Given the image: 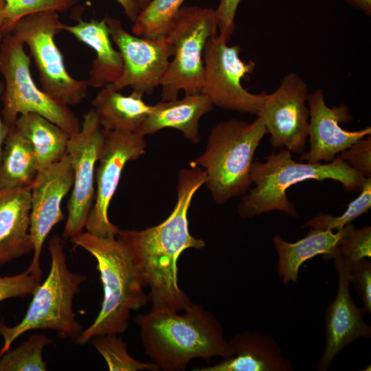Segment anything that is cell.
Returning <instances> with one entry per match:
<instances>
[{
	"mask_svg": "<svg viewBox=\"0 0 371 371\" xmlns=\"http://www.w3.org/2000/svg\"><path fill=\"white\" fill-rule=\"evenodd\" d=\"M53 341L44 334H34L16 348L0 356V371H45L43 359L45 346Z\"/></svg>",
	"mask_w": 371,
	"mask_h": 371,
	"instance_id": "4316f807",
	"label": "cell"
},
{
	"mask_svg": "<svg viewBox=\"0 0 371 371\" xmlns=\"http://www.w3.org/2000/svg\"><path fill=\"white\" fill-rule=\"evenodd\" d=\"M146 145L145 136L140 133L105 131L95 174V199L85 227L87 232L102 237L117 236L119 229L109 221L108 216L109 205L125 165L142 156Z\"/></svg>",
	"mask_w": 371,
	"mask_h": 371,
	"instance_id": "4fadbf2b",
	"label": "cell"
},
{
	"mask_svg": "<svg viewBox=\"0 0 371 371\" xmlns=\"http://www.w3.org/2000/svg\"><path fill=\"white\" fill-rule=\"evenodd\" d=\"M213 109V103L201 93L185 95L180 100H161L152 105L139 133L146 136L165 128H172L181 131L190 142L198 144L199 120Z\"/></svg>",
	"mask_w": 371,
	"mask_h": 371,
	"instance_id": "ffe728a7",
	"label": "cell"
},
{
	"mask_svg": "<svg viewBox=\"0 0 371 371\" xmlns=\"http://www.w3.org/2000/svg\"><path fill=\"white\" fill-rule=\"evenodd\" d=\"M240 49L238 45H229L218 34L208 39L201 93L222 109L257 115L267 93H252L243 87V79L253 73L255 63L241 60Z\"/></svg>",
	"mask_w": 371,
	"mask_h": 371,
	"instance_id": "30bf717a",
	"label": "cell"
},
{
	"mask_svg": "<svg viewBox=\"0 0 371 371\" xmlns=\"http://www.w3.org/2000/svg\"><path fill=\"white\" fill-rule=\"evenodd\" d=\"M333 259L338 272V289L325 311L326 345L317 365L318 371L328 370L335 357L357 339L371 337V327L364 320L366 311L355 304L350 293V262L340 256Z\"/></svg>",
	"mask_w": 371,
	"mask_h": 371,
	"instance_id": "e0dca14e",
	"label": "cell"
},
{
	"mask_svg": "<svg viewBox=\"0 0 371 371\" xmlns=\"http://www.w3.org/2000/svg\"><path fill=\"white\" fill-rule=\"evenodd\" d=\"M31 144L38 172L66 153L70 135L45 117L34 113L19 115L14 125Z\"/></svg>",
	"mask_w": 371,
	"mask_h": 371,
	"instance_id": "cb8c5ba5",
	"label": "cell"
},
{
	"mask_svg": "<svg viewBox=\"0 0 371 371\" xmlns=\"http://www.w3.org/2000/svg\"><path fill=\"white\" fill-rule=\"evenodd\" d=\"M218 34L215 10L197 5L181 6L166 38L174 54L162 78L161 101L200 93L204 81L203 51L208 39Z\"/></svg>",
	"mask_w": 371,
	"mask_h": 371,
	"instance_id": "ba28073f",
	"label": "cell"
},
{
	"mask_svg": "<svg viewBox=\"0 0 371 371\" xmlns=\"http://www.w3.org/2000/svg\"><path fill=\"white\" fill-rule=\"evenodd\" d=\"M185 0H151L140 10L131 27L133 34L150 39L166 38Z\"/></svg>",
	"mask_w": 371,
	"mask_h": 371,
	"instance_id": "484cf974",
	"label": "cell"
},
{
	"mask_svg": "<svg viewBox=\"0 0 371 371\" xmlns=\"http://www.w3.org/2000/svg\"><path fill=\"white\" fill-rule=\"evenodd\" d=\"M308 94L307 84L295 73L285 75L276 91L266 93L256 116L262 118L273 147L304 153L308 138Z\"/></svg>",
	"mask_w": 371,
	"mask_h": 371,
	"instance_id": "5bb4252c",
	"label": "cell"
},
{
	"mask_svg": "<svg viewBox=\"0 0 371 371\" xmlns=\"http://www.w3.org/2000/svg\"><path fill=\"white\" fill-rule=\"evenodd\" d=\"M183 311L179 314L166 307L152 306L148 313L137 318L146 353L159 370H184L195 358L233 355L213 314L193 303Z\"/></svg>",
	"mask_w": 371,
	"mask_h": 371,
	"instance_id": "7a4b0ae2",
	"label": "cell"
},
{
	"mask_svg": "<svg viewBox=\"0 0 371 371\" xmlns=\"http://www.w3.org/2000/svg\"><path fill=\"white\" fill-rule=\"evenodd\" d=\"M4 8H5L4 1L3 0H0V32H1V28H2L3 25L4 23V14H3Z\"/></svg>",
	"mask_w": 371,
	"mask_h": 371,
	"instance_id": "f35d334b",
	"label": "cell"
},
{
	"mask_svg": "<svg viewBox=\"0 0 371 371\" xmlns=\"http://www.w3.org/2000/svg\"><path fill=\"white\" fill-rule=\"evenodd\" d=\"M90 341L105 359L111 371L159 370L153 362H142L131 357L125 342L117 334L99 335L92 337Z\"/></svg>",
	"mask_w": 371,
	"mask_h": 371,
	"instance_id": "83f0119b",
	"label": "cell"
},
{
	"mask_svg": "<svg viewBox=\"0 0 371 371\" xmlns=\"http://www.w3.org/2000/svg\"><path fill=\"white\" fill-rule=\"evenodd\" d=\"M266 134L259 116L251 123L227 120L211 129L203 153L190 165L204 170L205 184L217 204L247 192L252 183L250 170L254 155Z\"/></svg>",
	"mask_w": 371,
	"mask_h": 371,
	"instance_id": "5b68a950",
	"label": "cell"
},
{
	"mask_svg": "<svg viewBox=\"0 0 371 371\" xmlns=\"http://www.w3.org/2000/svg\"><path fill=\"white\" fill-rule=\"evenodd\" d=\"M58 12H43L28 15L13 26L10 33L26 45L38 72L41 89L67 106L80 103L87 96V80H77L67 72L64 56L55 43L64 30Z\"/></svg>",
	"mask_w": 371,
	"mask_h": 371,
	"instance_id": "9c48e42d",
	"label": "cell"
},
{
	"mask_svg": "<svg viewBox=\"0 0 371 371\" xmlns=\"http://www.w3.org/2000/svg\"><path fill=\"white\" fill-rule=\"evenodd\" d=\"M104 137L105 131L91 108L83 115L80 130L69 139L67 153L71 160L74 177L63 232L65 238H71L85 227L95 199V167Z\"/></svg>",
	"mask_w": 371,
	"mask_h": 371,
	"instance_id": "7c38bea8",
	"label": "cell"
},
{
	"mask_svg": "<svg viewBox=\"0 0 371 371\" xmlns=\"http://www.w3.org/2000/svg\"><path fill=\"white\" fill-rule=\"evenodd\" d=\"M336 256L349 262L362 258H370L371 227L363 226L357 229L351 223L345 225L333 258Z\"/></svg>",
	"mask_w": 371,
	"mask_h": 371,
	"instance_id": "4dcf8cb0",
	"label": "cell"
},
{
	"mask_svg": "<svg viewBox=\"0 0 371 371\" xmlns=\"http://www.w3.org/2000/svg\"><path fill=\"white\" fill-rule=\"evenodd\" d=\"M48 250L51 256L49 273L33 293L23 318L11 327L0 322V335L3 339L0 356L10 350L15 339L29 330H53L62 339H76L82 331L73 310V300L86 277L69 269L59 236L50 238Z\"/></svg>",
	"mask_w": 371,
	"mask_h": 371,
	"instance_id": "8992f818",
	"label": "cell"
},
{
	"mask_svg": "<svg viewBox=\"0 0 371 371\" xmlns=\"http://www.w3.org/2000/svg\"><path fill=\"white\" fill-rule=\"evenodd\" d=\"M151 0H135L140 10L145 8Z\"/></svg>",
	"mask_w": 371,
	"mask_h": 371,
	"instance_id": "ab89813d",
	"label": "cell"
},
{
	"mask_svg": "<svg viewBox=\"0 0 371 371\" xmlns=\"http://www.w3.org/2000/svg\"><path fill=\"white\" fill-rule=\"evenodd\" d=\"M342 234L343 229L334 233L330 229L312 228L304 238L295 243L275 235L273 243L278 255V273L283 283L296 282L302 265L317 255L322 254L325 260L332 259Z\"/></svg>",
	"mask_w": 371,
	"mask_h": 371,
	"instance_id": "7402d4cb",
	"label": "cell"
},
{
	"mask_svg": "<svg viewBox=\"0 0 371 371\" xmlns=\"http://www.w3.org/2000/svg\"><path fill=\"white\" fill-rule=\"evenodd\" d=\"M91 105L104 131L138 133L152 109L138 93L126 95L106 87L100 88Z\"/></svg>",
	"mask_w": 371,
	"mask_h": 371,
	"instance_id": "603a6c76",
	"label": "cell"
},
{
	"mask_svg": "<svg viewBox=\"0 0 371 371\" xmlns=\"http://www.w3.org/2000/svg\"><path fill=\"white\" fill-rule=\"evenodd\" d=\"M104 19L123 62L121 76L105 87L115 91L129 87L142 96L152 94L161 85L174 54L173 45L167 38L150 39L131 34L120 20L109 16Z\"/></svg>",
	"mask_w": 371,
	"mask_h": 371,
	"instance_id": "8fae6325",
	"label": "cell"
},
{
	"mask_svg": "<svg viewBox=\"0 0 371 371\" xmlns=\"http://www.w3.org/2000/svg\"><path fill=\"white\" fill-rule=\"evenodd\" d=\"M350 6L361 10L366 15H371V0H345Z\"/></svg>",
	"mask_w": 371,
	"mask_h": 371,
	"instance_id": "74e56055",
	"label": "cell"
},
{
	"mask_svg": "<svg viewBox=\"0 0 371 371\" xmlns=\"http://www.w3.org/2000/svg\"><path fill=\"white\" fill-rule=\"evenodd\" d=\"M2 38H3V35H2L1 32H0V43H1V41L2 40Z\"/></svg>",
	"mask_w": 371,
	"mask_h": 371,
	"instance_id": "60d3db41",
	"label": "cell"
},
{
	"mask_svg": "<svg viewBox=\"0 0 371 371\" xmlns=\"http://www.w3.org/2000/svg\"><path fill=\"white\" fill-rule=\"evenodd\" d=\"M265 159L264 162H252L250 175L256 186L240 201L238 214L242 218L274 210L298 217L295 205L287 198L286 190L300 182L332 179L341 183L345 192H359L367 179L339 155L328 164L302 163L295 161L290 151L281 148Z\"/></svg>",
	"mask_w": 371,
	"mask_h": 371,
	"instance_id": "277c9868",
	"label": "cell"
},
{
	"mask_svg": "<svg viewBox=\"0 0 371 371\" xmlns=\"http://www.w3.org/2000/svg\"><path fill=\"white\" fill-rule=\"evenodd\" d=\"M0 350H1V348H0Z\"/></svg>",
	"mask_w": 371,
	"mask_h": 371,
	"instance_id": "b9f144b4",
	"label": "cell"
},
{
	"mask_svg": "<svg viewBox=\"0 0 371 371\" xmlns=\"http://www.w3.org/2000/svg\"><path fill=\"white\" fill-rule=\"evenodd\" d=\"M40 283L27 269L16 275L0 277V302L33 294Z\"/></svg>",
	"mask_w": 371,
	"mask_h": 371,
	"instance_id": "d6a6232c",
	"label": "cell"
},
{
	"mask_svg": "<svg viewBox=\"0 0 371 371\" xmlns=\"http://www.w3.org/2000/svg\"><path fill=\"white\" fill-rule=\"evenodd\" d=\"M79 41L91 48L95 54L86 80L89 87L102 88L117 80L123 71L120 52L112 45L105 19L85 21L81 19L74 25H64Z\"/></svg>",
	"mask_w": 371,
	"mask_h": 371,
	"instance_id": "44dd1931",
	"label": "cell"
},
{
	"mask_svg": "<svg viewBox=\"0 0 371 371\" xmlns=\"http://www.w3.org/2000/svg\"><path fill=\"white\" fill-rule=\"evenodd\" d=\"M5 3L3 35L10 34L14 24L21 19L38 12H63L76 5L78 0H3Z\"/></svg>",
	"mask_w": 371,
	"mask_h": 371,
	"instance_id": "f1b7e54d",
	"label": "cell"
},
{
	"mask_svg": "<svg viewBox=\"0 0 371 371\" xmlns=\"http://www.w3.org/2000/svg\"><path fill=\"white\" fill-rule=\"evenodd\" d=\"M371 207V177L367 178L359 196L348 205L347 210L340 216L319 212L308 220L305 227L315 229L339 231L345 225L367 212Z\"/></svg>",
	"mask_w": 371,
	"mask_h": 371,
	"instance_id": "f546056e",
	"label": "cell"
},
{
	"mask_svg": "<svg viewBox=\"0 0 371 371\" xmlns=\"http://www.w3.org/2000/svg\"><path fill=\"white\" fill-rule=\"evenodd\" d=\"M307 102L310 150L302 153L301 161L308 163L331 162L355 142L371 135L370 126L355 131L342 128L341 123H348L352 120L350 108L344 103L329 107L326 103L322 89H317L309 93Z\"/></svg>",
	"mask_w": 371,
	"mask_h": 371,
	"instance_id": "2e32d148",
	"label": "cell"
},
{
	"mask_svg": "<svg viewBox=\"0 0 371 371\" xmlns=\"http://www.w3.org/2000/svg\"><path fill=\"white\" fill-rule=\"evenodd\" d=\"M366 178L371 177V135L362 138L338 155Z\"/></svg>",
	"mask_w": 371,
	"mask_h": 371,
	"instance_id": "836d02e7",
	"label": "cell"
},
{
	"mask_svg": "<svg viewBox=\"0 0 371 371\" xmlns=\"http://www.w3.org/2000/svg\"><path fill=\"white\" fill-rule=\"evenodd\" d=\"M242 0H221L215 10L218 34L229 43L235 30V17Z\"/></svg>",
	"mask_w": 371,
	"mask_h": 371,
	"instance_id": "e575fe53",
	"label": "cell"
},
{
	"mask_svg": "<svg viewBox=\"0 0 371 371\" xmlns=\"http://www.w3.org/2000/svg\"><path fill=\"white\" fill-rule=\"evenodd\" d=\"M74 168L67 153L58 161L38 172L30 186V234L34 245L28 271L41 282L40 258L45 238L65 216L61 202L74 183Z\"/></svg>",
	"mask_w": 371,
	"mask_h": 371,
	"instance_id": "9a60e30c",
	"label": "cell"
},
{
	"mask_svg": "<svg viewBox=\"0 0 371 371\" xmlns=\"http://www.w3.org/2000/svg\"><path fill=\"white\" fill-rule=\"evenodd\" d=\"M30 187L0 190V265L33 251Z\"/></svg>",
	"mask_w": 371,
	"mask_h": 371,
	"instance_id": "d6986e66",
	"label": "cell"
},
{
	"mask_svg": "<svg viewBox=\"0 0 371 371\" xmlns=\"http://www.w3.org/2000/svg\"><path fill=\"white\" fill-rule=\"evenodd\" d=\"M204 170L190 166L178 175L177 200L170 216L160 224L142 230L119 229L117 238L128 249L146 285L152 306L183 311L192 302L179 287L177 262L187 249H202L205 243L191 235L188 212L195 192L205 184Z\"/></svg>",
	"mask_w": 371,
	"mask_h": 371,
	"instance_id": "6da1fadb",
	"label": "cell"
},
{
	"mask_svg": "<svg viewBox=\"0 0 371 371\" xmlns=\"http://www.w3.org/2000/svg\"><path fill=\"white\" fill-rule=\"evenodd\" d=\"M70 239L95 258L104 290L98 316L75 339L76 342L84 345L96 335L124 333L131 312L148 302L143 289L146 284L128 249L116 236H98L87 231Z\"/></svg>",
	"mask_w": 371,
	"mask_h": 371,
	"instance_id": "3957f363",
	"label": "cell"
},
{
	"mask_svg": "<svg viewBox=\"0 0 371 371\" xmlns=\"http://www.w3.org/2000/svg\"><path fill=\"white\" fill-rule=\"evenodd\" d=\"M4 90V83L0 82V100ZM10 128L8 127L3 122L0 115V163L3 148L5 140L9 133Z\"/></svg>",
	"mask_w": 371,
	"mask_h": 371,
	"instance_id": "8d00e7d4",
	"label": "cell"
},
{
	"mask_svg": "<svg viewBox=\"0 0 371 371\" xmlns=\"http://www.w3.org/2000/svg\"><path fill=\"white\" fill-rule=\"evenodd\" d=\"M350 283L363 303V308L371 313V262L362 258L350 262L348 266Z\"/></svg>",
	"mask_w": 371,
	"mask_h": 371,
	"instance_id": "1f68e13d",
	"label": "cell"
},
{
	"mask_svg": "<svg viewBox=\"0 0 371 371\" xmlns=\"http://www.w3.org/2000/svg\"><path fill=\"white\" fill-rule=\"evenodd\" d=\"M233 355L213 366L195 368V371H291L290 359L284 357L277 341L270 335L246 330L229 341Z\"/></svg>",
	"mask_w": 371,
	"mask_h": 371,
	"instance_id": "ac0fdd59",
	"label": "cell"
},
{
	"mask_svg": "<svg viewBox=\"0 0 371 371\" xmlns=\"http://www.w3.org/2000/svg\"><path fill=\"white\" fill-rule=\"evenodd\" d=\"M30 57L24 44L11 33L0 43V73L4 78L1 117L10 128L23 114H38L72 135L81 128L78 117L69 108L51 98L35 84L30 70Z\"/></svg>",
	"mask_w": 371,
	"mask_h": 371,
	"instance_id": "52a82bcc",
	"label": "cell"
},
{
	"mask_svg": "<svg viewBox=\"0 0 371 371\" xmlns=\"http://www.w3.org/2000/svg\"><path fill=\"white\" fill-rule=\"evenodd\" d=\"M38 172L31 144L13 126L3 145L0 163V190L30 187Z\"/></svg>",
	"mask_w": 371,
	"mask_h": 371,
	"instance_id": "d4e9b609",
	"label": "cell"
},
{
	"mask_svg": "<svg viewBox=\"0 0 371 371\" xmlns=\"http://www.w3.org/2000/svg\"><path fill=\"white\" fill-rule=\"evenodd\" d=\"M122 8L124 14L131 21H134L137 18L140 8L135 0H116Z\"/></svg>",
	"mask_w": 371,
	"mask_h": 371,
	"instance_id": "d590c367",
	"label": "cell"
}]
</instances>
